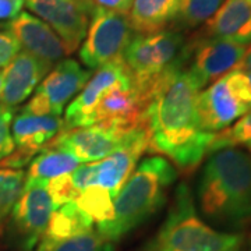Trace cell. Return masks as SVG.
Listing matches in <instances>:
<instances>
[{"label": "cell", "instance_id": "cell-1", "mask_svg": "<svg viewBox=\"0 0 251 251\" xmlns=\"http://www.w3.org/2000/svg\"><path fill=\"white\" fill-rule=\"evenodd\" d=\"M197 82L184 67L166 73L150 90L145 112L148 151L166 156L181 171H191L208 155L215 134L201 128Z\"/></svg>", "mask_w": 251, "mask_h": 251}, {"label": "cell", "instance_id": "cell-2", "mask_svg": "<svg viewBox=\"0 0 251 251\" xmlns=\"http://www.w3.org/2000/svg\"><path fill=\"white\" fill-rule=\"evenodd\" d=\"M202 215L225 227H242L251 221V156L237 148L211 153L198 180Z\"/></svg>", "mask_w": 251, "mask_h": 251}, {"label": "cell", "instance_id": "cell-3", "mask_svg": "<svg viewBox=\"0 0 251 251\" xmlns=\"http://www.w3.org/2000/svg\"><path fill=\"white\" fill-rule=\"evenodd\" d=\"M176 177L177 172L166 158L144 159L113 200V219L97 226V232L110 243L130 233L161 208Z\"/></svg>", "mask_w": 251, "mask_h": 251}, {"label": "cell", "instance_id": "cell-4", "mask_svg": "<svg viewBox=\"0 0 251 251\" xmlns=\"http://www.w3.org/2000/svg\"><path fill=\"white\" fill-rule=\"evenodd\" d=\"M240 234L206 225L196 211L187 184H180L161 229L143 251H242Z\"/></svg>", "mask_w": 251, "mask_h": 251}, {"label": "cell", "instance_id": "cell-5", "mask_svg": "<svg viewBox=\"0 0 251 251\" xmlns=\"http://www.w3.org/2000/svg\"><path fill=\"white\" fill-rule=\"evenodd\" d=\"M188 49L183 35L163 29L148 35H134L123 53V60L134 84L147 94L166 73L184 67Z\"/></svg>", "mask_w": 251, "mask_h": 251}, {"label": "cell", "instance_id": "cell-6", "mask_svg": "<svg viewBox=\"0 0 251 251\" xmlns=\"http://www.w3.org/2000/svg\"><path fill=\"white\" fill-rule=\"evenodd\" d=\"M134 36L128 17L116 11L95 7L87 35L80 48V59L91 72L123 57Z\"/></svg>", "mask_w": 251, "mask_h": 251}, {"label": "cell", "instance_id": "cell-7", "mask_svg": "<svg viewBox=\"0 0 251 251\" xmlns=\"http://www.w3.org/2000/svg\"><path fill=\"white\" fill-rule=\"evenodd\" d=\"M92 75L74 59H63L56 63L29 99L23 112L41 116H59L74 97L80 94Z\"/></svg>", "mask_w": 251, "mask_h": 251}, {"label": "cell", "instance_id": "cell-8", "mask_svg": "<svg viewBox=\"0 0 251 251\" xmlns=\"http://www.w3.org/2000/svg\"><path fill=\"white\" fill-rule=\"evenodd\" d=\"M24 6L53 29L67 54L81 46L95 10L91 0H24Z\"/></svg>", "mask_w": 251, "mask_h": 251}, {"label": "cell", "instance_id": "cell-9", "mask_svg": "<svg viewBox=\"0 0 251 251\" xmlns=\"http://www.w3.org/2000/svg\"><path fill=\"white\" fill-rule=\"evenodd\" d=\"M148 100L147 94L128 75L102 95L91 115L90 126H110L125 131L145 126Z\"/></svg>", "mask_w": 251, "mask_h": 251}, {"label": "cell", "instance_id": "cell-10", "mask_svg": "<svg viewBox=\"0 0 251 251\" xmlns=\"http://www.w3.org/2000/svg\"><path fill=\"white\" fill-rule=\"evenodd\" d=\"M190 66L187 72L197 82L200 90L208 84L222 78L227 73L239 67L247 46L230 41L200 36L191 45H187Z\"/></svg>", "mask_w": 251, "mask_h": 251}, {"label": "cell", "instance_id": "cell-11", "mask_svg": "<svg viewBox=\"0 0 251 251\" xmlns=\"http://www.w3.org/2000/svg\"><path fill=\"white\" fill-rule=\"evenodd\" d=\"M62 130L63 120L59 116H41L21 110L11 123L14 151L0 163L1 168L21 169Z\"/></svg>", "mask_w": 251, "mask_h": 251}, {"label": "cell", "instance_id": "cell-12", "mask_svg": "<svg viewBox=\"0 0 251 251\" xmlns=\"http://www.w3.org/2000/svg\"><path fill=\"white\" fill-rule=\"evenodd\" d=\"M54 205L44 184H25L11 212L14 230L23 249L31 251L45 233Z\"/></svg>", "mask_w": 251, "mask_h": 251}, {"label": "cell", "instance_id": "cell-13", "mask_svg": "<svg viewBox=\"0 0 251 251\" xmlns=\"http://www.w3.org/2000/svg\"><path fill=\"white\" fill-rule=\"evenodd\" d=\"M249 110L250 108L234 90L229 73L198 94V120L206 133L215 134L222 131Z\"/></svg>", "mask_w": 251, "mask_h": 251}, {"label": "cell", "instance_id": "cell-14", "mask_svg": "<svg viewBox=\"0 0 251 251\" xmlns=\"http://www.w3.org/2000/svg\"><path fill=\"white\" fill-rule=\"evenodd\" d=\"M127 133L116 127L94 125L62 131L46 147L72 153L81 163H91L109 156L122 144Z\"/></svg>", "mask_w": 251, "mask_h": 251}, {"label": "cell", "instance_id": "cell-15", "mask_svg": "<svg viewBox=\"0 0 251 251\" xmlns=\"http://www.w3.org/2000/svg\"><path fill=\"white\" fill-rule=\"evenodd\" d=\"M128 75L130 73L123 57H119L97 69L95 73H92L88 82L84 85V88L80 91V94L69 105L66 116L63 119L62 131L88 127L91 115L102 95L110 87H113L119 81L127 78Z\"/></svg>", "mask_w": 251, "mask_h": 251}, {"label": "cell", "instance_id": "cell-16", "mask_svg": "<svg viewBox=\"0 0 251 251\" xmlns=\"http://www.w3.org/2000/svg\"><path fill=\"white\" fill-rule=\"evenodd\" d=\"M148 147L145 126L130 130L116 150L98 162L97 186L106 188L115 200L126 180L134 172L140 156L148 151Z\"/></svg>", "mask_w": 251, "mask_h": 251}, {"label": "cell", "instance_id": "cell-17", "mask_svg": "<svg viewBox=\"0 0 251 251\" xmlns=\"http://www.w3.org/2000/svg\"><path fill=\"white\" fill-rule=\"evenodd\" d=\"M7 32L16 38L21 50L54 66L67 56L62 39L52 28L34 14L23 11L6 24Z\"/></svg>", "mask_w": 251, "mask_h": 251}, {"label": "cell", "instance_id": "cell-18", "mask_svg": "<svg viewBox=\"0 0 251 251\" xmlns=\"http://www.w3.org/2000/svg\"><path fill=\"white\" fill-rule=\"evenodd\" d=\"M52 67L53 66L49 63L38 59L25 50H20L9 66L3 69L0 105L13 109L23 103L36 90Z\"/></svg>", "mask_w": 251, "mask_h": 251}, {"label": "cell", "instance_id": "cell-19", "mask_svg": "<svg viewBox=\"0 0 251 251\" xmlns=\"http://www.w3.org/2000/svg\"><path fill=\"white\" fill-rule=\"evenodd\" d=\"M204 38L251 45V0H224L202 28Z\"/></svg>", "mask_w": 251, "mask_h": 251}, {"label": "cell", "instance_id": "cell-20", "mask_svg": "<svg viewBox=\"0 0 251 251\" xmlns=\"http://www.w3.org/2000/svg\"><path fill=\"white\" fill-rule=\"evenodd\" d=\"M181 0H134L127 17L137 35H148L166 29L176 20Z\"/></svg>", "mask_w": 251, "mask_h": 251}, {"label": "cell", "instance_id": "cell-21", "mask_svg": "<svg viewBox=\"0 0 251 251\" xmlns=\"http://www.w3.org/2000/svg\"><path fill=\"white\" fill-rule=\"evenodd\" d=\"M78 163L80 162L72 153L59 148L46 147L31 162L24 183L46 186L50 180L75 171L78 168Z\"/></svg>", "mask_w": 251, "mask_h": 251}, {"label": "cell", "instance_id": "cell-22", "mask_svg": "<svg viewBox=\"0 0 251 251\" xmlns=\"http://www.w3.org/2000/svg\"><path fill=\"white\" fill-rule=\"evenodd\" d=\"M94 222L74 202L54 209L45 233L39 242L54 243L94 230Z\"/></svg>", "mask_w": 251, "mask_h": 251}, {"label": "cell", "instance_id": "cell-23", "mask_svg": "<svg viewBox=\"0 0 251 251\" xmlns=\"http://www.w3.org/2000/svg\"><path fill=\"white\" fill-rule=\"evenodd\" d=\"M74 204L97 226L108 224L113 219V197L106 188L100 186H92L80 191Z\"/></svg>", "mask_w": 251, "mask_h": 251}, {"label": "cell", "instance_id": "cell-24", "mask_svg": "<svg viewBox=\"0 0 251 251\" xmlns=\"http://www.w3.org/2000/svg\"><path fill=\"white\" fill-rule=\"evenodd\" d=\"M25 181V172L21 169H0V233L17 202Z\"/></svg>", "mask_w": 251, "mask_h": 251}, {"label": "cell", "instance_id": "cell-25", "mask_svg": "<svg viewBox=\"0 0 251 251\" xmlns=\"http://www.w3.org/2000/svg\"><path fill=\"white\" fill-rule=\"evenodd\" d=\"M35 251H113V243L105 240L97 230H90L60 242H39Z\"/></svg>", "mask_w": 251, "mask_h": 251}, {"label": "cell", "instance_id": "cell-26", "mask_svg": "<svg viewBox=\"0 0 251 251\" xmlns=\"http://www.w3.org/2000/svg\"><path fill=\"white\" fill-rule=\"evenodd\" d=\"M234 147H243L251 152V109L240 119H237L234 125L215 133L208 153L211 155L216 151Z\"/></svg>", "mask_w": 251, "mask_h": 251}, {"label": "cell", "instance_id": "cell-27", "mask_svg": "<svg viewBox=\"0 0 251 251\" xmlns=\"http://www.w3.org/2000/svg\"><path fill=\"white\" fill-rule=\"evenodd\" d=\"M222 3L224 0H181L175 21L181 28H197L212 17Z\"/></svg>", "mask_w": 251, "mask_h": 251}, {"label": "cell", "instance_id": "cell-28", "mask_svg": "<svg viewBox=\"0 0 251 251\" xmlns=\"http://www.w3.org/2000/svg\"><path fill=\"white\" fill-rule=\"evenodd\" d=\"M46 190H48L49 196H50L52 201H53L54 208L66 205L69 202H74V200L80 194V191L74 187V184H73L70 173L50 180L46 184Z\"/></svg>", "mask_w": 251, "mask_h": 251}, {"label": "cell", "instance_id": "cell-29", "mask_svg": "<svg viewBox=\"0 0 251 251\" xmlns=\"http://www.w3.org/2000/svg\"><path fill=\"white\" fill-rule=\"evenodd\" d=\"M11 123H13V109L0 105V163L14 151Z\"/></svg>", "mask_w": 251, "mask_h": 251}, {"label": "cell", "instance_id": "cell-30", "mask_svg": "<svg viewBox=\"0 0 251 251\" xmlns=\"http://www.w3.org/2000/svg\"><path fill=\"white\" fill-rule=\"evenodd\" d=\"M97 173H98V162H91L81 165L75 171L70 173L73 184L78 191H82L85 188L97 186Z\"/></svg>", "mask_w": 251, "mask_h": 251}, {"label": "cell", "instance_id": "cell-31", "mask_svg": "<svg viewBox=\"0 0 251 251\" xmlns=\"http://www.w3.org/2000/svg\"><path fill=\"white\" fill-rule=\"evenodd\" d=\"M20 50L21 48L14 36L7 31L0 32V70L7 67Z\"/></svg>", "mask_w": 251, "mask_h": 251}, {"label": "cell", "instance_id": "cell-32", "mask_svg": "<svg viewBox=\"0 0 251 251\" xmlns=\"http://www.w3.org/2000/svg\"><path fill=\"white\" fill-rule=\"evenodd\" d=\"M24 0H0V21H10L23 13Z\"/></svg>", "mask_w": 251, "mask_h": 251}, {"label": "cell", "instance_id": "cell-33", "mask_svg": "<svg viewBox=\"0 0 251 251\" xmlns=\"http://www.w3.org/2000/svg\"><path fill=\"white\" fill-rule=\"evenodd\" d=\"M133 1L134 0H91V3L95 7L116 11V13L125 14V16L128 14V11L133 6Z\"/></svg>", "mask_w": 251, "mask_h": 251}, {"label": "cell", "instance_id": "cell-34", "mask_svg": "<svg viewBox=\"0 0 251 251\" xmlns=\"http://www.w3.org/2000/svg\"><path fill=\"white\" fill-rule=\"evenodd\" d=\"M237 69H240V70H251V45L247 48V50H246V53L243 56L242 62H240Z\"/></svg>", "mask_w": 251, "mask_h": 251}, {"label": "cell", "instance_id": "cell-35", "mask_svg": "<svg viewBox=\"0 0 251 251\" xmlns=\"http://www.w3.org/2000/svg\"><path fill=\"white\" fill-rule=\"evenodd\" d=\"M1 85H3V70H0V91H1Z\"/></svg>", "mask_w": 251, "mask_h": 251}, {"label": "cell", "instance_id": "cell-36", "mask_svg": "<svg viewBox=\"0 0 251 251\" xmlns=\"http://www.w3.org/2000/svg\"><path fill=\"white\" fill-rule=\"evenodd\" d=\"M250 251H251V243H250Z\"/></svg>", "mask_w": 251, "mask_h": 251}]
</instances>
